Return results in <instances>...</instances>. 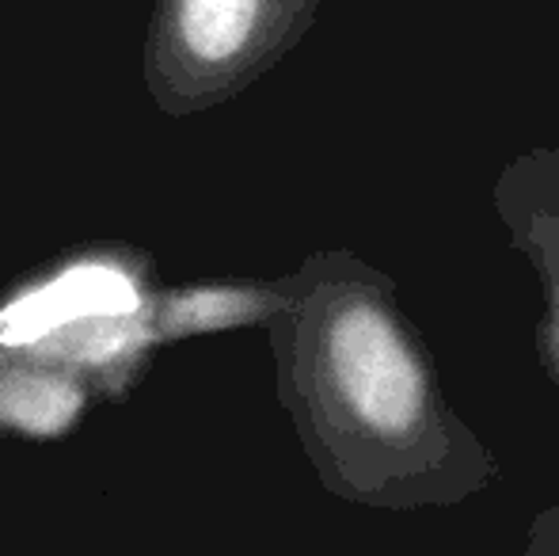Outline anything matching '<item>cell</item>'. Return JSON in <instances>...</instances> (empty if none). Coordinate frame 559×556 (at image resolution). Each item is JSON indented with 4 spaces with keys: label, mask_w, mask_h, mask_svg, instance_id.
Here are the masks:
<instances>
[{
    "label": "cell",
    "mask_w": 559,
    "mask_h": 556,
    "mask_svg": "<svg viewBox=\"0 0 559 556\" xmlns=\"http://www.w3.org/2000/svg\"><path fill=\"white\" fill-rule=\"evenodd\" d=\"M495 217L540 289L533 328L540 370L559 389V145H533L510 156L491 187Z\"/></svg>",
    "instance_id": "obj_4"
},
{
    "label": "cell",
    "mask_w": 559,
    "mask_h": 556,
    "mask_svg": "<svg viewBox=\"0 0 559 556\" xmlns=\"http://www.w3.org/2000/svg\"><path fill=\"white\" fill-rule=\"evenodd\" d=\"M525 553L530 556H559V504L545 507L525 530Z\"/></svg>",
    "instance_id": "obj_7"
},
{
    "label": "cell",
    "mask_w": 559,
    "mask_h": 556,
    "mask_svg": "<svg viewBox=\"0 0 559 556\" xmlns=\"http://www.w3.org/2000/svg\"><path fill=\"white\" fill-rule=\"evenodd\" d=\"M328 0H153L141 84L168 119L240 99L309 38Z\"/></svg>",
    "instance_id": "obj_3"
},
{
    "label": "cell",
    "mask_w": 559,
    "mask_h": 556,
    "mask_svg": "<svg viewBox=\"0 0 559 556\" xmlns=\"http://www.w3.org/2000/svg\"><path fill=\"white\" fill-rule=\"evenodd\" d=\"M263 332L274 397L328 496L366 511H430L499 484V458L453 412L396 279L366 256L309 252Z\"/></svg>",
    "instance_id": "obj_1"
},
{
    "label": "cell",
    "mask_w": 559,
    "mask_h": 556,
    "mask_svg": "<svg viewBox=\"0 0 559 556\" xmlns=\"http://www.w3.org/2000/svg\"><path fill=\"white\" fill-rule=\"evenodd\" d=\"M156 282L148 248H66L0 294V347L76 374L104 404L118 401L160 351L148 324Z\"/></svg>",
    "instance_id": "obj_2"
},
{
    "label": "cell",
    "mask_w": 559,
    "mask_h": 556,
    "mask_svg": "<svg viewBox=\"0 0 559 556\" xmlns=\"http://www.w3.org/2000/svg\"><path fill=\"white\" fill-rule=\"evenodd\" d=\"M289 301V275L282 279H199L156 282L148 301L156 347H176L202 335L266 328Z\"/></svg>",
    "instance_id": "obj_5"
},
{
    "label": "cell",
    "mask_w": 559,
    "mask_h": 556,
    "mask_svg": "<svg viewBox=\"0 0 559 556\" xmlns=\"http://www.w3.org/2000/svg\"><path fill=\"white\" fill-rule=\"evenodd\" d=\"M96 404L99 393L76 374L0 347V438L58 442Z\"/></svg>",
    "instance_id": "obj_6"
}]
</instances>
